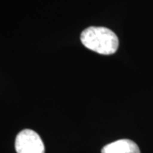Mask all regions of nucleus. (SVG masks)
I'll return each instance as SVG.
<instances>
[{
    "instance_id": "nucleus-1",
    "label": "nucleus",
    "mask_w": 153,
    "mask_h": 153,
    "mask_svg": "<svg viewBox=\"0 0 153 153\" xmlns=\"http://www.w3.org/2000/svg\"><path fill=\"white\" fill-rule=\"evenodd\" d=\"M82 44L98 54L109 55L114 54L118 49L119 41L116 33L109 28L90 27L81 33Z\"/></svg>"
},
{
    "instance_id": "nucleus-2",
    "label": "nucleus",
    "mask_w": 153,
    "mask_h": 153,
    "mask_svg": "<svg viewBox=\"0 0 153 153\" xmlns=\"http://www.w3.org/2000/svg\"><path fill=\"white\" fill-rule=\"evenodd\" d=\"M17 153H44V145L38 133L32 129L21 131L16 139Z\"/></svg>"
},
{
    "instance_id": "nucleus-3",
    "label": "nucleus",
    "mask_w": 153,
    "mask_h": 153,
    "mask_svg": "<svg viewBox=\"0 0 153 153\" xmlns=\"http://www.w3.org/2000/svg\"><path fill=\"white\" fill-rule=\"evenodd\" d=\"M101 153H140L135 142L128 139L118 140L102 148Z\"/></svg>"
}]
</instances>
